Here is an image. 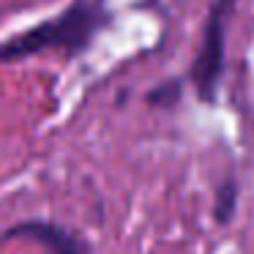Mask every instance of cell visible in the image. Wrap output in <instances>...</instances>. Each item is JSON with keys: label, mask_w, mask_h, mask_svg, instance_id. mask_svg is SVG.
Segmentation results:
<instances>
[{"label": "cell", "mask_w": 254, "mask_h": 254, "mask_svg": "<svg viewBox=\"0 0 254 254\" xmlns=\"http://www.w3.org/2000/svg\"><path fill=\"white\" fill-rule=\"evenodd\" d=\"M235 0H213L208 19L202 25V36L197 44V55L191 63V85L202 101H213L224 74L227 52V25H230Z\"/></svg>", "instance_id": "obj_2"}, {"label": "cell", "mask_w": 254, "mask_h": 254, "mask_svg": "<svg viewBox=\"0 0 254 254\" xmlns=\"http://www.w3.org/2000/svg\"><path fill=\"white\" fill-rule=\"evenodd\" d=\"M104 11L90 0H79L63 14L33 25L30 30L11 39L0 41V63H17L36 55H47L52 50L61 52H79L96 30L104 25Z\"/></svg>", "instance_id": "obj_1"}, {"label": "cell", "mask_w": 254, "mask_h": 254, "mask_svg": "<svg viewBox=\"0 0 254 254\" xmlns=\"http://www.w3.org/2000/svg\"><path fill=\"white\" fill-rule=\"evenodd\" d=\"M235 208H238V186H235V181H224L219 186V191H216L213 219L219 224H227L232 219V213H235Z\"/></svg>", "instance_id": "obj_4"}, {"label": "cell", "mask_w": 254, "mask_h": 254, "mask_svg": "<svg viewBox=\"0 0 254 254\" xmlns=\"http://www.w3.org/2000/svg\"><path fill=\"white\" fill-rule=\"evenodd\" d=\"M30 241L41 246L47 254H90V246L79 232L58 224V221H44V219H28L14 224L11 230L3 232V241Z\"/></svg>", "instance_id": "obj_3"}]
</instances>
